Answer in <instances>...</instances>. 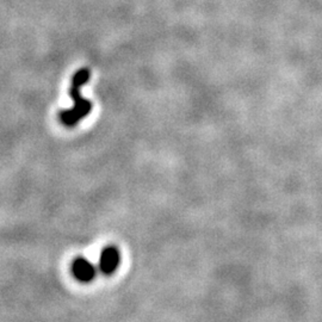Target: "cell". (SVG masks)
<instances>
[{"instance_id":"cell-1","label":"cell","mask_w":322,"mask_h":322,"mask_svg":"<svg viewBox=\"0 0 322 322\" xmlns=\"http://www.w3.org/2000/svg\"><path fill=\"white\" fill-rule=\"evenodd\" d=\"M91 70L88 68H80L72 78V85L69 88V95L74 102V106L68 110H63L60 114V119L66 127H74L78 122L86 117L92 110L90 101L81 95V87L90 80Z\"/></svg>"},{"instance_id":"cell-2","label":"cell","mask_w":322,"mask_h":322,"mask_svg":"<svg viewBox=\"0 0 322 322\" xmlns=\"http://www.w3.org/2000/svg\"><path fill=\"white\" fill-rule=\"evenodd\" d=\"M119 261H121V254H119L118 249L115 246H109L103 250L99 258V268L103 274L111 275L117 270Z\"/></svg>"},{"instance_id":"cell-3","label":"cell","mask_w":322,"mask_h":322,"mask_svg":"<svg viewBox=\"0 0 322 322\" xmlns=\"http://www.w3.org/2000/svg\"><path fill=\"white\" fill-rule=\"evenodd\" d=\"M72 272L74 277L83 283L91 282L95 276L94 266L85 258H78V259L74 260L72 265Z\"/></svg>"}]
</instances>
